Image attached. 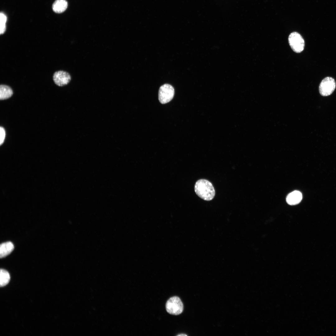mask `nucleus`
I'll list each match as a JSON object with an SVG mask.
<instances>
[{"label":"nucleus","instance_id":"nucleus-1","mask_svg":"<svg viewBox=\"0 0 336 336\" xmlns=\"http://www.w3.org/2000/svg\"><path fill=\"white\" fill-rule=\"evenodd\" d=\"M194 190L197 195L201 198L207 201L214 198L215 192L212 184L204 179L198 180L194 186Z\"/></svg>","mask_w":336,"mask_h":336},{"label":"nucleus","instance_id":"nucleus-2","mask_svg":"<svg viewBox=\"0 0 336 336\" xmlns=\"http://www.w3.org/2000/svg\"><path fill=\"white\" fill-rule=\"evenodd\" d=\"M166 309L170 314L178 315L181 313L183 310L184 306L180 299L178 296L170 298L167 301Z\"/></svg>","mask_w":336,"mask_h":336},{"label":"nucleus","instance_id":"nucleus-3","mask_svg":"<svg viewBox=\"0 0 336 336\" xmlns=\"http://www.w3.org/2000/svg\"><path fill=\"white\" fill-rule=\"evenodd\" d=\"M288 42L293 50L296 53H300L304 50V40L299 33L294 32L291 33L288 37Z\"/></svg>","mask_w":336,"mask_h":336},{"label":"nucleus","instance_id":"nucleus-4","mask_svg":"<svg viewBox=\"0 0 336 336\" xmlns=\"http://www.w3.org/2000/svg\"><path fill=\"white\" fill-rule=\"evenodd\" d=\"M336 82L334 79L331 77L324 78L320 82L319 86V91L320 94L324 96L331 95L336 88Z\"/></svg>","mask_w":336,"mask_h":336},{"label":"nucleus","instance_id":"nucleus-5","mask_svg":"<svg viewBox=\"0 0 336 336\" xmlns=\"http://www.w3.org/2000/svg\"><path fill=\"white\" fill-rule=\"evenodd\" d=\"M175 93L174 89L170 85L165 84L161 86L159 90L158 99L162 104H166L173 99Z\"/></svg>","mask_w":336,"mask_h":336},{"label":"nucleus","instance_id":"nucleus-6","mask_svg":"<svg viewBox=\"0 0 336 336\" xmlns=\"http://www.w3.org/2000/svg\"><path fill=\"white\" fill-rule=\"evenodd\" d=\"M53 79L56 85L62 86L67 85L71 79V77L68 72L63 71H58L54 73Z\"/></svg>","mask_w":336,"mask_h":336},{"label":"nucleus","instance_id":"nucleus-7","mask_svg":"<svg viewBox=\"0 0 336 336\" xmlns=\"http://www.w3.org/2000/svg\"><path fill=\"white\" fill-rule=\"evenodd\" d=\"M302 198L301 193L299 191L295 190L287 195L286 198V201L289 205H295L299 203Z\"/></svg>","mask_w":336,"mask_h":336},{"label":"nucleus","instance_id":"nucleus-8","mask_svg":"<svg viewBox=\"0 0 336 336\" xmlns=\"http://www.w3.org/2000/svg\"><path fill=\"white\" fill-rule=\"evenodd\" d=\"M68 3L66 0H56L52 5L53 11L57 13L64 12L67 9Z\"/></svg>","mask_w":336,"mask_h":336},{"label":"nucleus","instance_id":"nucleus-9","mask_svg":"<svg viewBox=\"0 0 336 336\" xmlns=\"http://www.w3.org/2000/svg\"><path fill=\"white\" fill-rule=\"evenodd\" d=\"M14 248V245L10 241L1 244L0 245V258L4 257L8 255L13 251Z\"/></svg>","mask_w":336,"mask_h":336},{"label":"nucleus","instance_id":"nucleus-10","mask_svg":"<svg viewBox=\"0 0 336 336\" xmlns=\"http://www.w3.org/2000/svg\"><path fill=\"white\" fill-rule=\"evenodd\" d=\"M13 94L12 89L8 86L1 85L0 86V99L4 100L10 98Z\"/></svg>","mask_w":336,"mask_h":336},{"label":"nucleus","instance_id":"nucleus-11","mask_svg":"<svg viewBox=\"0 0 336 336\" xmlns=\"http://www.w3.org/2000/svg\"><path fill=\"white\" fill-rule=\"evenodd\" d=\"M10 275L6 270L1 269L0 271V285L3 287L7 285L10 280Z\"/></svg>","mask_w":336,"mask_h":336},{"label":"nucleus","instance_id":"nucleus-12","mask_svg":"<svg viewBox=\"0 0 336 336\" xmlns=\"http://www.w3.org/2000/svg\"><path fill=\"white\" fill-rule=\"evenodd\" d=\"M7 21L6 16L2 12L0 14V33L2 34L6 30V23Z\"/></svg>","mask_w":336,"mask_h":336},{"label":"nucleus","instance_id":"nucleus-13","mask_svg":"<svg viewBox=\"0 0 336 336\" xmlns=\"http://www.w3.org/2000/svg\"><path fill=\"white\" fill-rule=\"evenodd\" d=\"M5 137V131L4 128L1 127L0 128V144L1 145L4 142Z\"/></svg>","mask_w":336,"mask_h":336},{"label":"nucleus","instance_id":"nucleus-14","mask_svg":"<svg viewBox=\"0 0 336 336\" xmlns=\"http://www.w3.org/2000/svg\"><path fill=\"white\" fill-rule=\"evenodd\" d=\"M177 336H187V335L186 334H179Z\"/></svg>","mask_w":336,"mask_h":336}]
</instances>
